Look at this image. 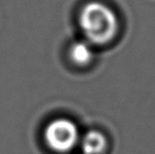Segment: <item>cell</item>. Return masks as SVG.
I'll list each match as a JSON object with an SVG mask.
<instances>
[{
  "label": "cell",
  "instance_id": "cell-4",
  "mask_svg": "<svg viewBox=\"0 0 155 154\" xmlns=\"http://www.w3.org/2000/svg\"><path fill=\"white\" fill-rule=\"evenodd\" d=\"M70 58L77 66H87L94 57L93 44L87 40H78L72 43L70 48Z\"/></svg>",
  "mask_w": 155,
  "mask_h": 154
},
{
  "label": "cell",
  "instance_id": "cell-1",
  "mask_svg": "<svg viewBox=\"0 0 155 154\" xmlns=\"http://www.w3.org/2000/svg\"><path fill=\"white\" fill-rule=\"evenodd\" d=\"M79 27L86 40L93 45H104L111 42L119 29L116 13L101 2H89L79 14Z\"/></svg>",
  "mask_w": 155,
  "mask_h": 154
},
{
  "label": "cell",
  "instance_id": "cell-3",
  "mask_svg": "<svg viewBox=\"0 0 155 154\" xmlns=\"http://www.w3.org/2000/svg\"><path fill=\"white\" fill-rule=\"evenodd\" d=\"M79 145L84 154H104L108 148V139L102 132L90 130L80 137Z\"/></svg>",
  "mask_w": 155,
  "mask_h": 154
},
{
  "label": "cell",
  "instance_id": "cell-2",
  "mask_svg": "<svg viewBox=\"0 0 155 154\" xmlns=\"http://www.w3.org/2000/svg\"><path fill=\"white\" fill-rule=\"evenodd\" d=\"M45 140L52 151L57 153L71 152L80 140L78 127L69 118H56L45 127Z\"/></svg>",
  "mask_w": 155,
  "mask_h": 154
}]
</instances>
